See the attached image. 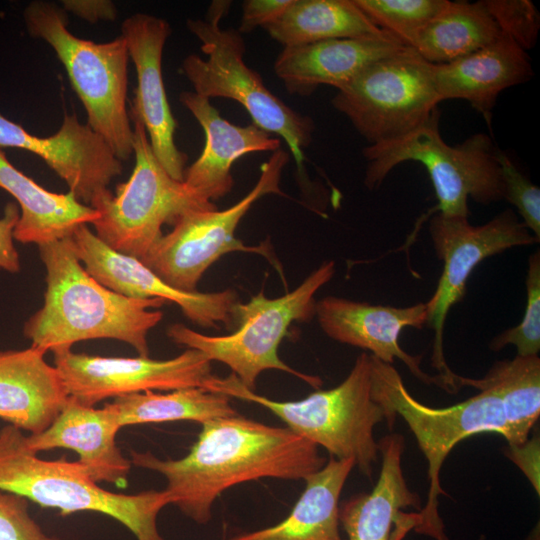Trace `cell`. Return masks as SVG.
Listing matches in <instances>:
<instances>
[{
    "mask_svg": "<svg viewBox=\"0 0 540 540\" xmlns=\"http://www.w3.org/2000/svg\"><path fill=\"white\" fill-rule=\"evenodd\" d=\"M201 425L196 442L181 459L130 451L132 465L163 475L172 505L199 524L209 522L215 500L237 484L262 478L304 480L325 464L315 444L287 427L238 413Z\"/></svg>",
    "mask_w": 540,
    "mask_h": 540,
    "instance_id": "cell-1",
    "label": "cell"
},
{
    "mask_svg": "<svg viewBox=\"0 0 540 540\" xmlns=\"http://www.w3.org/2000/svg\"><path fill=\"white\" fill-rule=\"evenodd\" d=\"M46 269L42 307L24 324L31 346L45 352L71 349L92 339H114L149 357L148 333L163 318L166 301L120 295L93 278L76 256L71 238L39 246Z\"/></svg>",
    "mask_w": 540,
    "mask_h": 540,
    "instance_id": "cell-2",
    "label": "cell"
},
{
    "mask_svg": "<svg viewBox=\"0 0 540 540\" xmlns=\"http://www.w3.org/2000/svg\"><path fill=\"white\" fill-rule=\"evenodd\" d=\"M24 432L10 424L0 429V489L20 495L62 516L96 512L124 525L137 540H165L158 530L160 511L172 500L165 490L137 494L101 488L78 461L38 457Z\"/></svg>",
    "mask_w": 540,
    "mask_h": 540,
    "instance_id": "cell-3",
    "label": "cell"
},
{
    "mask_svg": "<svg viewBox=\"0 0 540 540\" xmlns=\"http://www.w3.org/2000/svg\"><path fill=\"white\" fill-rule=\"evenodd\" d=\"M371 355L363 352L344 381L317 390L297 401H277L246 388L231 373L212 375L204 388L228 397L256 403L275 414L297 435L325 448L336 459L353 458L369 478L379 449L374 427L385 420L383 407L372 397Z\"/></svg>",
    "mask_w": 540,
    "mask_h": 540,
    "instance_id": "cell-4",
    "label": "cell"
},
{
    "mask_svg": "<svg viewBox=\"0 0 540 540\" xmlns=\"http://www.w3.org/2000/svg\"><path fill=\"white\" fill-rule=\"evenodd\" d=\"M439 123L438 108L427 122L408 134L364 147L366 187L377 189L397 165L415 161L426 168L438 200L424 218L431 212L468 218L469 198L483 205L503 199L497 147L491 137L476 133L452 146L442 138Z\"/></svg>",
    "mask_w": 540,
    "mask_h": 540,
    "instance_id": "cell-5",
    "label": "cell"
},
{
    "mask_svg": "<svg viewBox=\"0 0 540 540\" xmlns=\"http://www.w3.org/2000/svg\"><path fill=\"white\" fill-rule=\"evenodd\" d=\"M372 397L385 412L391 429L401 416L415 435L428 462L430 481L426 505L412 514L413 527L436 540H448L438 514V497L446 495L440 484V470L451 450L462 440L479 433H498L509 444L512 436L498 394L481 388L475 396L458 404L435 408L416 400L405 387L398 371L371 355Z\"/></svg>",
    "mask_w": 540,
    "mask_h": 540,
    "instance_id": "cell-6",
    "label": "cell"
},
{
    "mask_svg": "<svg viewBox=\"0 0 540 540\" xmlns=\"http://www.w3.org/2000/svg\"><path fill=\"white\" fill-rule=\"evenodd\" d=\"M23 17L30 36L46 41L65 67L86 110L87 124L119 160L129 159L133 129L126 106L129 54L124 38L105 43L78 38L67 28L65 10L49 1L30 2Z\"/></svg>",
    "mask_w": 540,
    "mask_h": 540,
    "instance_id": "cell-7",
    "label": "cell"
},
{
    "mask_svg": "<svg viewBox=\"0 0 540 540\" xmlns=\"http://www.w3.org/2000/svg\"><path fill=\"white\" fill-rule=\"evenodd\" d=\"M334 273L335 263L327 261L281 297L267 298L260 291L247 303L238 302L234 313L238 328L229 335H205L176 323L168 327L167 336L178 345L199 350L211 362L227 365L250 390H255L263 371L272 369L289 373L317 388L321 385L320 378L288 366L280 359L278 347L292 323L307 322L315 316L314 296Z\"/></svg>",
    "mask_w": 540,
    "mask_h": 540,
    "instance_id": "cell-8",
    "label": "cell"
},
{
    "mask_svg": "<svg viewBox=\"0 0 540 540\" xmlns=\"http://www.w3.org/2000/svg\"><path fill=\"white\" fill-rule=\"evenodd\" d=\"M230 5L229 1H215L206 19L187 20L188 30L201 42L207 57L190 54L183 60L181 70L196 94L209 100L220 97L237 101L254 125L282 137L301 168L304 150L313 139L314 122L275 96L261 76L246 65L242 34L237 29L219 26Z\"/></svg>",
    "mask_w": 540,
    "mask_h": 540,
    "instance_id": "cell-9",
    "label": "cell"
},
{
    "mask_svg": "<svg viewBox=\"0 0 540 540\" xmlns=\"http://www.w3.org/2000/svg\"><path fill=\"white\" fill-rule=\"evenodd\" d=\"M133 122L135 166L129 179L98 196L90 207L99 213L95 235L113 250L142 260L161 238L162 226L187 212L213 209L184 181L172 178L155 157L143 123Z\"/></svg>",
    "mask_w": 540,
    "mask_h": 540,
    "instance_id": "cell-10",
    "label": "cell"
},
{
    "mask_svg": "<svg viewBox=\"0 0 540 540\" xmlns=\"http://www.w3.org/2000/svg\"><path fill=\"white\" fill-rule=\"evenodd\" d=\"M440 102L433 64L409 46L367 66L332 98L334 108L369 145L415 130Z\"/></svg>",
    "mask_w": 540,
    "mask_h": 540,
    "instance_id": "cell-11",
    "label": "cell"
},
{
    "mask_svg": "<svg viewBox=\"0 0 540 540\" xmlns=\"http://www.w3.org/2000/svg\"><path fill=\"white\" fill-rule=\"evenodd\" d=\"M288 161L283 149L273 152L261 165L255 186L240 201L221 211L198 209L182 215L141 261L168 285L185 292L196 291L207 269L227 253L259 254L278 268L267 245H246L235 237V230L257 200L267 194H283L280 179Z\"/></svg>",
    "mask_w": 540,
    "mask_h": 540,
    "instance_id": "cell-12",
    "label": "cell"
},
{
    "mask_svg": "<svg viewBox=\"0 0 540 540\" xmlns=\"http://www.w3.org/2000/svg\"><path fill=\"white\" fill-rule=\"evenodd\" d=\"M429 232L435 253L443 262L437 288L426 302V325L434 330L431 363L438 371L440 388L457 393L460 375L449 368L443 350L444 326L451 307L464 298L468 278L484 259L539 240L511 209L479 226L471 225L466 217L436 213L430 219Z\"/></svg>",
    "mask_w": 540,
    "mask_h": 540,
    "instance_id": "cell-13",
    "label": "cell"
},
{
    "mask_svg": "<svg viewBox=\"0 0 540 540\" xmlns=\"http://www.w3.org/2000/svg\"><path fill=\"white\" fill-rule=\"evenodd\" d=\"M53 356L68 397L87 407L145 391L204 388L212 376L211 361L191 348L166 360L95 356L71 349L55 351Z\"/></svg>",
    "mask_w": 540,
    "mask_h": 540,
    "instance_id": "cell-14",
    "label": "cell"
},
{
    "mask_svg": "<svg viewBox=\"0 0 540 540\" xmlns=\"http://www.w3.org/2000/svg\"><path fill=\"white\" fill-rule=\"evenodd\" d=\"M85 270L108 289L138 299L160 298L178 305L187 319L203 328L219 329L234 323L236 291L185 292L171 287L141 260L119 253L79 225L70 236Z\"/></svg>",
    "mask_w": 540,
    "mask_h": 540,
    "instance_id": "cell-15",
    "label": "cell"
},
{
    "mask_svg": "<svg viewBox=\"0 0 540 540\" xmlns=\"http://www.w3.org/2000/svg\"><path fill=\"white\" fill-rule=\"evenodd\" d=\"M170 33L166 20L145 13L133 14L121 25V36L137 73L129 117L143 123L153 153L167 173L183 181L188 157L175 144L177 122L162 78V55Z\"/></svg>",
    "mask_w": 540,
    "mask_h": 540,
    "instance_id": "cell-16",
    "label": "cell"
},
{
    "mask_svg": "<svg viewBox=\"0 0 540 540\" xmlns=\"http://www.w3.org/2000/svg\"><path fill=\"white\" fill-rule=\"evenodd\" d=\"M0 147L24 149L41 157L65 181L69 192L88 206L109 190L123 169L107 142L76 115L66 114L60 129L42 138L0 113Z\"/></svg>",
    "mask_w": 540,
    "mask_h": 540,
    "instance_id": "cell-17",
    "label": "cell"
},
{
    "mask_svg": "<svg viewBox=\"0 0 540 540\" xmlns=\"http://www.w3.org/2000/svg\"><path fill=\"white\" fill-rule=\"evenodd\" d=\"M315 315L331 339L368 350L387 364L399 359L420 381L440 387L437 375L430 376L421 370V356L408 354L399 344L404 328L420 329L426 325V303L401 308L327 296L316 302Z\"/></svg>",
    "mask_w": 540,
    "mask_h": 540,
    "instance_id": "cell-18",
    "label": "cell"
},
{
    "mask_svg": "<svg viewBox=\"0 0 540 540\" xmlns=\"http://www.w3.org/2000/svg\"><path fill=\"white\" fill-rule=\"evenodd\" d=\"M120 429L115 412L106 403L103 408L87 407L69 397L52 423L42 432L26 436L25 443L37 454L71 449L96 483L125 486L132 463L116 444Z\"/></svg>",
    "mask_w": 540,
    "mask_h": 540,
    "instance_id": "cell-19",
    "label": "cell"
},
{
    "mask_svg": "<svg viewBox=\"0 0 540 540\" xmlns=\"http://www.w3.org/2000/svg\"><path fill=\"white\" fill-rule=\"evenodd\" d=\"M179 101L194 116L205 134L201 155L184 172L185 184L200 197L213 202L227 195L234 184L233 163L252 152L272 153L281 142L253 123L237 126L224 119L210 100L183 91Z\"/></svg>",
    "mask_w": 540,
    "mask_h": 540,
    "instance_id": "cell-20",
    "label": "cell"
},
{
    "mask_svg": "<svg viewBox=\"0 0 540 540\" xmlns=\"http://www.w3.org/2000/svg\"><path fill=\"white\" fill-rule=\"evenodd\" d=\"M406 47L387 31L284 47L274 72L292 95L309 96L319 86L338 89L367 66Z\"/></svg>",
    "mask_w": 540,
    "mask_h": 540,
    "instance_id": "cell-21",
    "label": "cell"
},
{
    "mask_svg": "<svg viewBox=\"0 0 540 540\" xmlns=\"http://www.w3.org/2000/svg\"><path fill=\"white\" fill-rule=\"evenodd\" d=\"M533 70L527 51L501 35L489 45L446 64H433L440 101L466 100L491 130L492 111L499 94L527 82Z\"/></svg>",
    "mask_w": 540,
    "mask_h": 540,
    "instance_id": "cell-22",
    "label": "cell"
},
{
    "mask_svg": "<svg viewBox=\"0 0 540 540\" xmlns=\"http://www.w3.org/2000/svg\"><path fill=\"white\" fill-rule=\"evenodd\" d=\"M46 353L32 346L0 351V419L30 434L45 430L69 398Z\"/></svg>",
    "mask_w": 540,
    "mask_h": 540,
    "instance_id": "cell-23",
    "label": "cell"
},
{
    "mask_svg": "<svg viewBox=\"0 0 540 540\" xmlns=\"http://www.w3.org/2000/svg\"><path fill=\"white\" fill-rule=\"evenodd\" d=\"M404 447L403 436L396 433L378 442L382 465L376 485L370 493L352 496L339 507V523L347 540H390L392 524L400 520L401 509H420V498L408 488L403 475Z\"/></svg>",
    "mask_w": 540,
    "mask_h": 540,
    "instance_id": "cell-24",
    "label": "cell"
},
{
    "mask_svg": "<svg viewBox=\"0 0 540 540\" xmlns=\"http://www.w3.org/2000/svg\"><path fill=\"white\" fill-rule=\"evenodd\" d=\"M0 188L20 206L13 237L23 244L39 246L70 237L81 224L93 223L99 213L71 193L46 190L18 170L0 150Z\"/></svg>",
    "mask_w": 540,
    "mask_h": 540,
    "instance_id": "cell-25",
    "label": "cell"
},
{
    "mask_svg": "<svg viewBox=\"0 0 540 540\" xmlns=\"http://www.w3.org/2000/svg\"><path fill=\"white\" fill-rule=\"evenodd\" d=\"M354 466L353 458L330 457L322 468L304 479V491L284 520L229 540H343L339 532V498Z\"/></svg>",
    "mask_w": 540,
    "mask_h": 540,
    "instance_id": "cell-26",
    "label": "cell"
},
{
    "mask_svg": "<svg viewBox=\"0 0 540 540\" xmlns=\"http://www.w3.org/2000/svg\"><path fill=\"white\" fill-rule=\"evenodd\" d=\"M264 29L283 47L384 32L353 0H293L280 18Z\"/></svg>",
    "mask_w": 540,
    "mask_h": 540,
    "instance_id": "cell-27",
    "label": "cell"
},
{
    "mask_svg": "<svg viewBox=\"0 0 540 540\" xmlns=\"http://www.w3.org/2000/svg\"><path fill=\"white\" fill-rule=\"evenodd\" d=\"M483 1H449L417 35L411 48L431 64L469 55L501 36Z\"/></svg>",
    "mask_w": 540,
    "mask_h": 540,
    "instance_id": "cell-28",
    "label": "cell"
},
{
    "mask_svg": "<svg viewBox=\"0 0 540 540\" xmlns=\"http://www.w3.org/2000/svg\"><path fill=\"white\" fill-rule=\"evenodd\" d=\"M116 414L120 427L189 420L199 423L236 415L230 397L192 387L159 393L145 391L114 398L106 403Z\"/></svg>",
    "mask_w": 540,
    "mask_h": 540,
    "instance_id": "cell-29",
    "label": "cell"
},
{
    "mask_svg": "<svg viewBox=\"0 0 540 540\" xmlns=\"http://www.w3.org/2000/svg\"><path fill=\"white\" fill-rule=\"evenodd\" d=\"M460 385L476 389L494 390L503 406V412L511 432L509 445H520L528 440V434L540 413V359L537 356L497 361L481 379L460 376Z\"/></svg>",
    "mask_w": 540,
    "mask_h": 540,
    "instance_id": "cell-30",
    "label": "cell"
},
{
    "mask_svg": "<svg viewBox=\"0 0 540 540\" xmlns=\"http://www.w3.org/2000/svg\"><path fill=\"white\" fill-rule=\"evenodd\" d=\"M378 28L411 47L420 31L448 0H353Z\"/></svg>",
    "mask_w": 540,
    "mask_h": 540,
    "instance_id": "cell-31",
    "label": "cell"
},
{
    "mask_svg": "<svg viewBox=\"0 0 540 540\" xmlns=\"http://www.w3.org/2000/svg\"><path fill=\"white\" fill-rule=\"evenodd\" d=\"M526 307L521 322L494 337L489 347L500 351L514 345L517 356H537L540 351V253L533 252L528 260L526 276Z\"/></svg>",
    "mask_w": 540,
    "mask_h": 540,
    "instance_id": "cell-32",
    "label": "cell"
},
{
    "mask_svg": "<svg viewBox=\"0 0 540 540\" xmlns=\"http://www.w3.org/2000/svg\"><path fill=\"white\" fill-rule=\"evenodd\" d=\"M502 35L527 51L536 45L540 14L530 0H482Z\"/></svg>",
    "mask_w": 540,
    "mask_h": 540,
    "instance_id": "cell-33",
    "label": "cell"
},
{
    "mask_svg": "<svg viewBox=\"0 0 540 540\" xmlns=\"http://www.w3.org/2000/svg\"><path fill=\"white\" fill-rule=\"evenodd\" d=\"M500 167L503 199L514 205L522 222L540 239V189L522 174L511 159L499 148L496 151Z\"/></svg>",
    "mask_w": 540,
    "mask_h": 540,
    "instance_id": "cell-34",
    "label": "cell"
},
{
    "mask_svg": "<svg viewBox=\"0 0 540 540\" xmlns=\"http://www.w3.org/2000/svg\"><path fill=\"white\" fill-rule=\"evenodd\" d=\"M29 502L0 489V540H61L43 531L29 513Z\"/></svg>",
    "mask_w": 540,
    "mask_h": 540,
    "instance_id": "cell-35",
    "label": "cell"
},
{
    "mask_svg": "<svg viewBox=\"0 0 540 540\" xmlns=\"http://www.w3.org/2000/svg\"><path fill=\"white\" fill-rule=\"evenodd\" d=\"M292 2L293 0L244 1L241 22L237 30L243 34L251 32L259 26L264 28L279 19Z\"/></svg>",
    "mask_w": 540,
    "mask_h": 540,
    "instance_id": "cell-36",
    "label": "cell"
},
{
    "mask_svg": "<svg viewBox=\"0 0 540 540\" xmlns=\"http://www.w3.org/2000/svg\"><path fill=\"white\" fill-rule=\"evenodd\" d=\"M20 212L14 203H7L0 218V270L17 273L21 269L20 257L14 246L13 232Z\"/></svg>",
    "mask_w": 540,
    "mask_h": 540,
    "instance_id": "cell-37",
    "label": "cell"
},
{
    "mask_svg": "<svg viewBox=\"0 0 540 540\" xmlns=\"http://www.w3.org/2000/svg\"><path fill=\"white\" fill-rule=\"evenodd\" d=\"M507 456L524 472L539 494V439L509 445Z\"/></svg>",
    "mask_w": 540,
    "mask_h": 540,
    "instance_id": "cell-38",
    "label": "cell"
},
{
    "mask_svg": "<svg viewBox=\"0 0 540 540\" xmlns=\"http://www.w3.org/2000/svg\"><path fill=\"white\" fill-rule=\"evenodd\" d=\"M64 10L71 11L79 17L89 22H97L99 20H114L117 11L115 5L111 1H62Z\"/></svg>",
    "mask_w": 540,
    "mask_h": 540,
    "instance_id": "cell-39",
    "label": "cell"
}]
</instances>
